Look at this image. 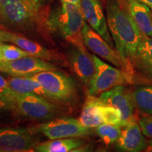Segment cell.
Returning a JSON list of instances; mask_svg holds the SVG:
<instances>
[{
	"label": "cell",
	"instance_id": "1",
	"mask_svg": "<svg viewBox=\"0 0 152 152\" xmlns=\"http://www.w3.org/2000/svg\"><path fill=\"white\" fill-rule=\"evenodd\" d=\"M106 20L117 52L123 64L136 57L143 35L124 7L117 0H109Z\"/></svg>",
	"mask_w": 152,
	"mask_h": 152
},
{
	"label": "cell",
	"instance_id": "2",
	"mask_svg": "<svg viewBox=\"0 0 152 152\" xmlns=\"http://www.w3.org/2000/svg\"><path fill=\"white\" fill-rule=\"evenodd\" d=\"M85 22L80 5L61 3V7L49 14L46 23L50 31L71 42L75 47L85 48L81 35Z\"/></svg>",
	"mask_w": 152,
	"mask_h": 152
},
{
	"label": "cell",
	"instance_id": "3",
	"mask_svg": "<svg viewBox=\"0 0 152 152\" xmlns=\"http://www.w3.org/2000/svg\"><path fill=\"white\" fill-rule=\"evenodd\" d=\"M40 83L48 98L58 102H69L75 95L74 81L56 70L45 71L33 75Z\"/></svg>",
	"mask_w": 152,
	"mask_h": 152
},
{
	"label": "cell",
	"instance_id": "4",
	"mask_svg": "<svg viewBox=\"0 0 152 152\" xmlns=\"http://www.w3.org/2000/svg\"><path fill=\"white\" fill-rule=\"evenodd\" d=\"M96 72L88 85L90 96H97L113 87L122 85L127 80V75L118 68L109 65L95 54H92Z\"/></svg>",
	"mask_w": 152,
	"mask_h": 152
},
{
	"label": "cell",
	"instance_id": "5",
	"mask_svg": "<svg viewBox=\"0 0 152 152\" xmlns=\"http://www.w3.org/2000/svg\"><path fill=\"white\" fill-rule=\"evenodd\" d=\"M90 129L82 125L79 120L59 118L37 125L31 129V131L42 133L50 140H56L86 137L90 134Z\"/></svg>",
	"mask_w": 152,
	"mask_h": 152
},
{
	"label": "cell",
	"instance_id": "6",
	"mask_svg": "<svg viewBox=\"0 0 152 152\" xmlns=\"http://www.w3.org/2000/svg\"><path fill=\"white\" fill-rule=\"evenodd\" d=\"M14 108L25 116L34 119H47L52 117L56 107L44 96L34 94L14 92L12 98Z\"/></svg>",
	"mask_w": 152,
	"mask_h": 152
},
{
	"label": "cell",
	"instance_id": "7",
	"mask_svg": "<svg viewBox=\"0 0 152 152\" xmlns=\"http://www.w3.org/2000/svg\"><path fill=\"white\" fill-rule=\"evenodd\" d=\"M98 98L105 105L116 108L121 112V127L136 122L134 113V104L132 94H130L123 85L106 91L101 94Z\"/></svg>",
	"mask_w": 152,
	"mask_h": 152
},
{
	"label": "cell",
	"instance_id": "8",
	"mask_svg": "<svg viewBox=\"0 0 152 152\" xmlns=\"http://www.w3.org/2000/svg\"><path fill=\"white\" fill-rule=\"evenodd\" d=\"M85 45L95 55L107 61L116 67H122L123 62L118 53L85 21L81 31Z\"/></svg>",
	"mask_w": 152,
	"mask_h": 152
},
{
	"label": "cell",
	"instance_id": "9",
	"mask_svg": "<svg viewBox=\"0 0 152 152\" xmlns=\"http://www.w3.org/2000/svg\"><path fill=\"white\" fill-rule=\"evenodd\" d=\"M80 6L85 21L113 47V41L100 0H82Z\"/></svg>",
	"mask_w": 152,
	"mask_h": 152
},
{
	"label": "cell",
	"instance_id": "10",
	"mask_svg": "<svg viewBox=\"0 0 152 152\" xmlns=\"http://www.w3.org/2000/svg\"><path fill=\"white\" fill-rule=\"evenodd\" d=\"M56 69L54 65L42 58L28 56L11 61L4 62L1 71L12 76H33L40 72Z\"/></svg>",
	"mask_w": 152,
	"mask_h": 152
},
{
	"label": "cell",
	"instance_id": "11",
	"mask_svg": "<svg viewBox=\"0 0 152 152\" xmlns=\"http://www.w3.org/2000/svg\"><path fill=\"white\" fill-rule=\"evenodd\" d=\"M36 140L28 131L23 129H0V151H26L32 149Z\"/></svg>",
	"mask_w": 152,
	"mask_h": 152
},
{
	"label": "cell",
	"instance_id": "12",
	"mask_svg": "<svg viewBox=\"0 0 152 152\" xmlns=\"http://www.w3.org/2000/svg\"><path fill=\"white\" fill-rule=\"evenodd\" d=\"M71 67L82 83L88 86L96 72V66L92 55L85 48L75 47L69 53Z\"/></svg>",
	"mask_w": 152,
	"mask_h": 152
},
{
	"label": "cell",
	"instance_id": "13",
	"mask_svg": "<svg viewBox=\"0 0 152 152\" xmlns=\"http://www.w3.org/2000/svg\"><path fill=\"white\" fill-rule=\"evenodd\" d=\"M37 10L28 4L24 0L13 2L0 7V17L11 24L26 25L35 20Z\"/></svg>",
	"mask_w": 152,
	"mask_h": 152
},
{
	"label": "cell",
	"instance_id": "14",
	"mask_svg": "<svg viewBox=\"0 0 152 152\" xmlns=\"http://www.w3.org/2000/svg\"><path fill=\"white\" fill-rule=\"evenodd\" d=\"M144 136L140 125L137 122L124 126L116 142L118 149L127 152H140L146 150L147 142Z\"/></svg>",
	"mask_w": 152,
	"mask_h": 152
},
{
	"label": "cell",
	"instance_id": "15",
	"mask_svg": "<svg viewBox=\"0 0 152 152\" xmlns=\"http://www.w3.org/2000/svg\"><path fill=\"white\" fill-rule=\"evenodd\" d=\"M125 7L144 36L152 37V14L147 5L138 0H124Z\"/></svg>",
	"mask_w": 152,
	"mask_h": 152
},
{
	"label": "cell",
	"instance_id": "16",
	"mask_svg": "<svg viewBox=\"0 0 152 152\" xmlns=\"http://www.w3.org/2000/svg\"><path fill=\"white\" fill-rule=\"evenodd\" d=\"M8 42L14 44L27 52L31 56L42 58L45 60H54L55 55L52 52L41 46L35 42L30 40L27 38L20 36L18 34L9 33Z\"/></svg>",
	"mask_w": 152,
	"mask_h": 152
},
{
	"label": "cell",
	"instance_id": "17",
	"mask_svg": "<svg viewBox=\"0 0 152 152\" xmlns=\"http://www.w3.org/2000/svg\"><path fill=\"white\" fill-rule=\"evenodd\" d=\"M11 90L18 94H34L47 97L40 83L33 76H13L9 80Z\"/></svg>",
	"mask_w": 152,
	"mask_h": 152
},
{
	"label": "cell",
	"instance_id": "18",
	"mask_svg": "<svg viewBox=\"0 0 152 152\" xmlns=\"http://www.w3.org/2000/svg\"><path fill=\"white\" fill-rule=\"evenodd\" d=\"M102 103L98 97L90 96L83 106L79 118L82 125L87 128H94L103 124L104 122L99 110V106Z\"/></svg>",
	"mask_w": 152,
	"mask_h": 152
},
{
	"label": "cell",
	"instance_id": "19",
	"mask_svg": "<svg viewBox=\"0 0 152 152\" xmlns=\"http://www.w3.org/2000/svg\"><path fill=\"white\" fill-rule=\"evenodd\" d=\"M83 144V140L76 139V137L56 139L39 144L35 147V151L37 152L74 151Z\"/></svg>",
	"mask_w": 152,
	"mask_h": 152
},
{
	"label": "cell",
	"instance_id": "20",
	"mask_svg": "<svg viewBox=\"0 0 152 152\" xmlns=\"http://www.w3.org/2000/svg\"><path fill=\"white\" fill-rule=\"evenodd\" d=\"M132 96L137 109L147 115H152V86L137 87Z\"/></svg>",
	"mask_w": 152,
	"mask_h": 152
},
{
	"label": "cell",
	"instance_id": "21",
	"mask_svg": "<svg viewBox=\"0 0 152 152\" xmlns=\"http://www.w3.org/2000/svg\"><path fill=\"white\" fill-rule=\"evenodd\" d=\"M121 126L104 123L96 128V133L106 144H113L118 141L121 133Z\"/></svg>",
	"mask_w": 152,
	"mask_h": 152
},
{
	"label": "cell",
	"instance_id": "22",
	"mask_svg": "<svg viewBox=\"0 0 152 152\" xmlns=\"http://www.w3.org/2000/svg\"><path fill=\"white\" fill-rule=\"evenodd\" d=\"M136 57L148 68H152V37H142L137 50Z\"/></svg>",
	"mask_w": 152,
	"mask_h": 152
},
{
	"label": "cell",
	"instance_id": "23",
	"mask_svg": "<svg viewBox=\"0 0 152 152\" xmlns=\"http://www.w3.org/2000/svg\"><path fill=\"white\" fill-rule=\"evenodd\" d=\"M0 53L4 62L11 61L25 56H31L27 52L16 45L0 43Z\"/></svg>",
	"mask_w": 152,
	"mask_h": 152
},
{
	"label": "cell",
	"instance_id": "24",
	"mask_svg": "<svg viewBox=\"0 0 152 152\" xmlns=\"http://www.w3.org/2000/svg\"><path fill=\"white\" fill-rule=\"evenodd\" d=\"M99 110L104 123L121 127L122 115L118 109L102 103L99 106Z\"/></svg>",
	"mask_w": 152,
	"mask_h": 152
},
{
	"label": "cell",
	"instance_id": "25",
	"mask_svg": "<svg viewBox=\"0 0 152 152\" xmlns=\"http://www.w3.org/2000/svg\"><path fill=\"white\" fill-rule=\"evenodd\" d=\"M139 125L144 135L152 139V115H148L140 118Z\"/></svg>",
	"mask_w": 152,
	"mask_h": 152
},
{
	"label": "cell",
	"instance_id": "26",
	"mask_svg": "<svg viewBox=\"0 0 152 152\" xmlns=\"http://www.w3.org/2000/svg\"><path fill=\"white\" fill-rule=\"evenodd\" d=\"M0 93L5 94L11 99L14 92L11 90L9 85V81H7L3 76L0 75ZM12 100V99H11Z\"/></svg>",
	"mask_w": 152,
	"mask_h": 152
},
{
	"label": "cell",
	"instance_id": "27",
	"mask_svg": "<svg viewBox=\"0 0 152 152\" xmlns=\"http://www.w3.org/2000/svg\"><path fill=\"white\" fill-rule=\"evenodd\" d=\"M14 108L13 101L5 94L0 93V111L1 110H8Z\"/></svg>",
	"mask_w": 152,
	"mask_h": 152
},
{
	"label": "cell",
	"instance_id": "28",
	"mask_svg": "<svg viewBox=\"0 0 152 152\" xmlns=\"http://www.w3.org/2000/svg\"><path fill=\"white\" fill-rule=\"evenodd\" d=\"M26 2H27L28 4L35 9L36 10L39 11V9L42 6L47 2L48 0H24Z\"/></svg>",
	"mask_w": 152,
	"mask_h": 152
},
{
	"label": "cell",
	"instance_id": "29",
	"mask_svg": "<svg viewBox=\"0 0 152 152\" xmlns=\"http://www.w3.org/2000/svg\"><path fill=\"white\" fill-rule=\"evenodd\" d=\"M10 32L0 28V43L8 42V37Z\"/></svg>",
	"mask_w": 152,
	"mask_h": 152
},
{
	"label": "cell",
	"instance_id": "30",
	"mask_svg": "<svg viewBox=\"0 0 152 152\" xmlns=\"http://www.w3.org/2000/svg\"><path fill=\"white\" fill-rule=\"evenodd\" d=\"M20 1V0H0V7H3V6L9 4L16 2V1Z\"/></svg>",
	"mask_w": 152,
	"mask_h": 152
},
{
	"label": "cell",
	"instance_id": "31",
	"mask_svg": "<svg viewBox=\"0 0 152 152\" xmlns=\"http://www.w3.org/2000/svg\"><path fill=\"white\" fill-rule=\"evenodd\" d=\"M61 3H71L75 4L80 5L82 0H60Z\"/></svg>",
	"mask_w": 152,
	"mask_h": 152
},
{
	"label": "cell",
	"instance_id": "32",
	"mask_svg": "<svg viewBox=\"0 0 152 152\" xmlns=\"http://www.w3.org/2000/svg\"><path fill=\"white\" fill-rule=\"evenodd\" d=\"M140 2L143 3L144 4L147 5L148 7H149L150 9L152 11V0H138Z\"/></svg>",
	"mask_w": 152,
	"mask_h": 152
},
{
	"label": "cell",
	"instance_id": "33",
	"mask_svg": "<svg viewBox=\"0 0 152 152\" xmlns=\"http://www.w3.org/2000/svg\"><path fill=\"white\" fill-rule=\"evenodd\" d=\"M147 151H152V139H150L149 142H147Z\"/></svg>",
	"mask_w": 152,
	"mask_h": 152
},
{
	"label": "cell",
	"instance_id": "34",
	"mask_svg": "<svg viewBox=\"0 0 152 152\" xmlns=\"http://www.w3.org/2000/svg\"><path fill=\"white\" fill-rule=\"evenodd\" d=\"M3 64H4V61H3L2 58H1V53H0V71H1V69H2Z\"/></svg>",
	"mask_w": 152,
	"mask_h": 152
},
{
	"label": "cell",
	"instance_id": "35",
	"mask_svg": "<svg viewBox=\"0 0 152 152\" xmlns=\"http://www.w3.org/2000/svg\"><path fill=\"white\" fill-rule=\"evenodd\" d=\"M147 70L149 71V73L150 74V75H151V77H152V68H148Z\"/></svg>",
	"mask_w": 152,
	"mask_h": 152
}]
</instances>
